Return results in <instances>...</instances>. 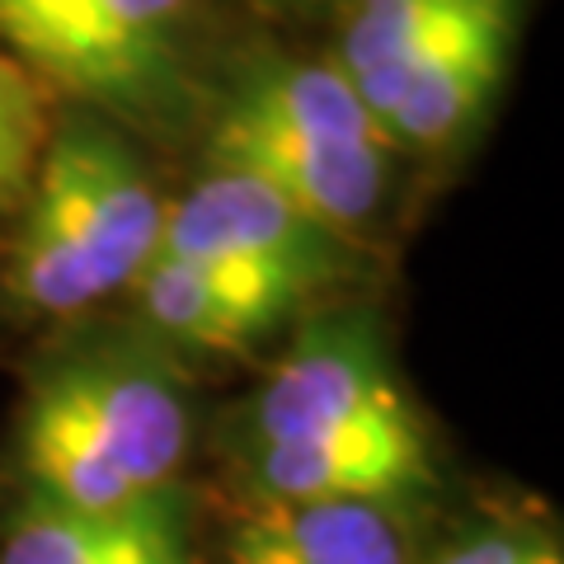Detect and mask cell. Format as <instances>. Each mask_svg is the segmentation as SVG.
<instances>
[{"mask_svg": "<svg viewBox=\"0 0 564 564\" xmlns=\"http://www.w3.org/2000/svg\"><path fill=\"white\" fill-rule=\"evenodd\" d=\"M188 452V400L170 367L85 352L33 381L20 462L39 503L113 513L174 489Z\"/></svg>", "mask_w": 564, "mask_h": 564, "instance_id": "1", "label": "cell"}, {"mask_svg": "<svg viewBox=\"0 0 564 564\" xmlns=\"http://www.w3.org/2000/svg\"><path fill=\"white\" fill-rule=\"evenodd\" d=\"M161 226L165 203L137 151L104 122L76 118L33 165L6 288L43 315L90 311L141 278Z\"/></svg>", "mask_w": 564, "mask_h": 564, "instance_id": "2", "label": "cell"}, {"mask_svg": "<svg viewBox=\"0 0 564 564\" xmlns=\"http://www.w3.org/2000/svg\"><path fill=\"white\" fill-rule=\"evenodd\" d=\"M386 151L381 122L334 62H259L212 122V165L269 184L344 240L381 207Z\"/></svg>", "mask_w": 564, "mask_h": 564, "instance_id": "3", "label": "cell"}, {"mask_svg": "<svg viewBox=\"0 0 564 564\" xmlns=\"http://www.w3.org/2000/svg\"><path fill=\"white\" fill-rule=\"evenodd\" d=\"M155 254L193 263H245L269 269L306 292L325 288L348 269V240L311 221L269 184L236 170H212L174 207H165Z\"/></svg>", "mask_w": 564, "mask_h": 564, "instance_id": "4", "label": "cell"}, {"mask_svg": "<svg viewBox=\"0 0 564 564\" xmlns=\"http://www.w3.org/2000/svg\"><path fill=\"white\" fill-rule=\"evenodd\" d=\"M414 404L404 400L400 381L386 362V344L367 315H329L315 321L288 358L273 367L254 404L259 443H292L362 429V423L404 419Z\"/></svg>", "mask_w": 564, "mask_h": 564, "instance_id": "5", "label": "cell"}, {"mask_svg": "<svg viewBox=\"0 0 564 564\" xmlns=\"http://www.w3.org/2000/svg\"><path fill=\"white\" fill-rule=\"evenodd\" d=\"M193 0H70L52 80L122 118H165L184 95Z\"/></svg>", "mask_w": 564, "mask_h": 564, "instance_id": "6", "label": "cell"}, {"mask_svg": "<svg viewBox=\"0 0 564 564\" xmlns=\"http://www.w3.org/2000/svg\"><path fill=\"white\" fill-rule=\"evenodd\" d=\"M518 33V0H475L437 39L381 109L391 147H447L489 109L508 76Z\"/></svg>", "mask_w": 564, "mask_h": 564, "instance_id": "7", "label": "cell"}, {"mask_svg": "<svg viewBox=\"0 0 564 564\" xmlns=\"http://www.w3.org/2000/svg\"><path fill=\"white\" fill-rule=\"evenodd\" d=\"M433 480L414 414L362 429L259 443V489L273 503H377L391 508Z\"/></svg>", "mask_w": 564, "mask_h": 564, "instance_id": "8", "label": "cell"}, {"mask_svg": "<svg viewBox=\"0 0 564 564\" xmlns=\"http://www.w3.org/2000/svg\"><path fill=\"white\" fill-rule=\"evenodd\" d=\"M128 292H137L141 315L165 339L203 352H245L263 344L311 296L302 282L269 269L193 263L170 254H155Z\"/></svg>", "mask_w": 564, "mask_h": 564, "instance_id": "9", "label": "cell"}, {"mask_svg": "<svg viewBox=\"0 0 564 564\" xmlns=\"http://www.w3.org/2000/svg\"><path fill=\"white\" fill-rule=\"evenodd\" d=\"M0 564H193L180 494H151L113 513L39 503L10 527Z\"/></svg>", "mask_w": 564, "mask_h": 564, "instance_id": "10", "label": "cell"}, {"mask_svg": "<svg viewBox=\"0 0 564 564\" xmlns=\"http://www.w3.org/2000/svg\"><path fill=\"white\" fill-rule=\"evenodd\" d=\"M226 564H404V536L377 503H273L236 522Z\"/></svg>", "mask_w": 564, "mask_h": 564, "instance_id": "11", "label": "cell"}, {"mask_svg": "<svg viewBox=\"0 0 564 564\" xmlns=\"http://www.w3.org/2000/svg\"><path fill=\"white\" fill-rule=\"evenodd\" d=\"M475 0H358L339 39V66L358 99L381 122V109L400 80L443 33L462 20Z\"/></svg>", "mask_w": 564, "mask_h": 564, "instance_id": "12", "label": "cell"}, {"mask_svg": "<svg viewBox=\"0 0 564 564\" xmlns=\"http://www.w3.org/2000/svg\"><path fill=\"white\" fill-rule=\"evenodd\" d=\"M39 155H43V104L33 95V80L0 47V207L24 198Z\"/></svg>", "mask_w": 564, "mask_h": 564, "instance_id": "13", "label": "cell"}, {"mask_svg": "<svg viewBox=\"0 0 564 564\" xmlns=\"http://www.w3.org/2000/svg\"><path fill=\"white\" fill-rule=\"evenodd\" d=\"M70 0H0V47L52 76Z\"/></svg>", "mask_w": 564, "mask_h": 564, "instance_id": "14", "label": "cell"}, {"mask_svg": "<svg viewBox=\"0 0 564 564\" xmlns=\"http://www.w3.org/2000/svg\"><path fill=\"white\" fill-rule=\"evenodd\" d=\"M437 564H560V555L555 545H545L536 536L494 532V536H475L466 545H456Z\"/></svg>", "mask_w": 564, "mask_h": 564, "instance_id": "15", "label": "cell"}]
</instances>
